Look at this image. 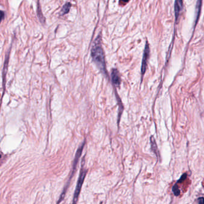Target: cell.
Returning a JSON list of instances; mask_svg holds the SVG:
<instances>
[{
	"label": "cell",
	"instance_id": "cell-1",
	"mask_svg": "<svg viewBox=\"0 0 204 204\" xmlns=\"http://www.w3.org/2000/svg\"><path fill=\"white\" fill-rule=\"evenodd\" d=\"M100 42V37H97L91 48V56L93 61L95 62L98 68L101 70L102 73L106 75H108L106 69V61L104 52Z\"/></svg>",
	"mask_w": 204,
	"mask_h": 204
},
{
	"label": "cell",
	"instance_id": "cell-2",
	"mask_svg": "<svg viewBox=\"0 0 204 204\" xmlns=\"http://www.w3.org/2000/svg\"><path fill=\"white\" fill-rule=\"evenodd\" d=\"M85 174H86V171H85L84 169H82L81 172H80V174H79V179L78 180L77 185H76L75 191V193H74V196L73 203L72 204H76V203L79 192H80V190H81V187H82V185H83V182H84V180L85 176Z\"/></svg>",
	"mask_w": 204,
	"mask_h": 204
},
{
	"label": "cell",
	"instance_id": "cell-3",
	"mask_svg": "<svg viewBox=\"0 0 204 204\" xmlns=\"http://www.w3.org/2000/svg\"><path fill=\"white\" fill-rule=\"evenodd\" d=\"M149 54H150V48H149V44L147 42L144 50L143 57L142 60V65H141V74H142V75H143L146 72V67H147V62L148 58L149 57Z\"/></svg>",
	"mask_w": 204,
	"mask_h": 204
},
{
	"label": "cell",
	"instance_id": "cell-4",
	"mask_svg": "<svg viewBox=\"0 0 204 204\" xmlns=\"http://www.w3.org/2000/svg\"><path fill=\"white\" fill-rule=\"evenodd\" d=\"M111 76H112V80L113 84H115L116 86H119L121 84V80L119 73L117 69H112Z\"/></svg>",
	"mask_w": 204,
	"mask_h": 204
},
{
	"label": "cell",
	"instance_id": "cell-5",
	"mask_svg": "<svg viewBox=\"0 0 204 204\" xmlns=\"http://www.w3.org/2000/svg\"><path fill=\"white\" fill-rule=\"evenodd\" d=\"M182 8H183V0H175L174 9H175V15L176 20L178 19L180 15V13L182 10Z\"/></svg>",
	"mask_w": 204,
	"mask_h": 204
},
{
	"label": "cell",
	"instance_id": "cell-6",
	"mask_svg": "<svg viewBox=\"0 0 204 204\" xmlns=\"http://www.w3.org/2000/svg\"><path fill=\"white\" fill-rule=\"evenodd\" d=\"M150 144H151V148H152V150H153V152L157 156H158L159 153H158V147H157V146H156L155 140V139H154V137L153 136H152L151 137H150Z\"/></svg>",
	"mask_w": 204,
	"mask_h": 204
},
{
	"label": "cell",
	"instance_id": "cell-7",
	"mask_svg": "<svg viewBox=\"0 0 204 204\" xmlns=\"http://www.w3.org/2000/svg\"><path fill=\"white\" fill-rule=\"evenodd\" d=\"M70 7H71V4H70V3H66V4L63 7V8H62L61 11V15H63V14H67V13L69 12Z\"/></svg>",
	"mask_w": 204,
	"mask_h": 204
},
{
	"label": "cell",
	"instance_id": "cell-8",
	"mask_svg": "<svg viewBox=\"0 0 204 204\" xmlns=\"http://www.w3.org/2000/svg\"><path fill=\"white\" fill-rule=\"evenodd\" d=\"M173 193H174L175 196H178L180 194V191L179 188L178 184H175L173 186Z\"/></svg>",
	"mask_w": 204,
	"mask_h": 204
},
{
	"label": "cell",
	"instance_id": "cell-9",
	"mask_svg": "<svg viewBox=\"0 0 204 204\" xmlns=\"http://www.w3.org/2000/svg\"><path fill=\"white\" fill-rule=\"evenodd\" d=\"M4 13L3 12L0 10V23H1V20H3V19L4 18Z\"/></svg>",
	"mask_w": 204,
	"mask_h": 204
},
{
	"label": "cell",
	"instance_id": "cell-10",
	"mask_svg": "<svg viewBox=\"0 0 204 204\" xmlns=\"http://www.w3.org/2000/svg\"><path fill=\"white\" fill-rule=\"evenodd\" d=\"M198 204H204V198H199Z\"/></svg>",
	"mask_w": 204,
	"mask_h": 204
},
{
	"label": "cell",
	"instance_id": "cell-11",
	"mask_svg": "<svg viewBox=\"0 0 204 204\" xmlns=\"http://www.w3.org/2000/svg\"><path fill=\"white\" fill-rule=\"evenodd\" d=\"M121 1H122L123 3H127L129 1V0H121Z\"/></svg>",
	"mask_w": 204,
	"mask_h": 204
},
{
	"label": "cell",
	"instance_id": "cell-12",
	"mask_svg": "<svg viewBox=\"0 0 204 204\" xmlns=\"http://www.w3.org/2000/svg\"><path fill=\"white\" fill-rule=\"evenodd\" d=\"M1 154H0V159H1Z\"/></svg>",
	"mask_w": 204,
	"mask_h": 204
}]
</instances>
